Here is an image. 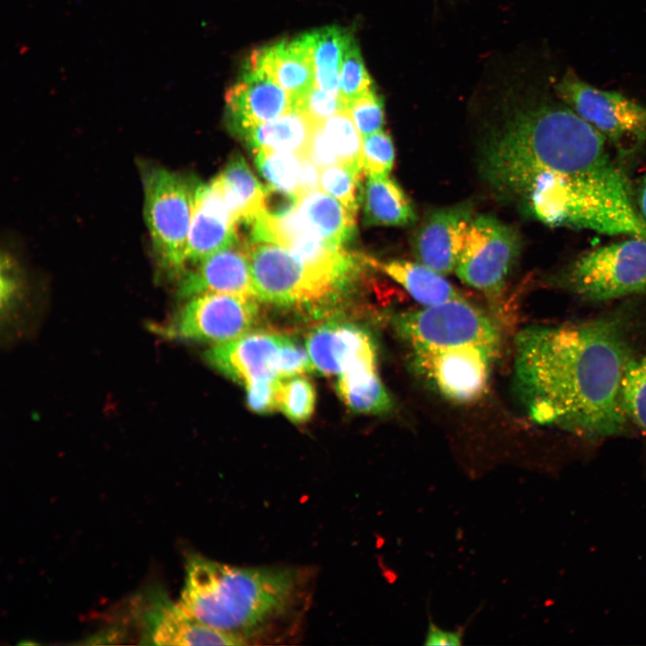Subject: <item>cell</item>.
<instances>
[{"instance_id": "cell-1", "label": "cell", "mask_w": 646, "mask_h": 646, "mask_svg": "<svg viewBox=\"0 0 646 646\" xmlns=\"http://www.w3.org/2000/svg\"><path fill=\"white\" fill-rule=\"evenodd\" d=\"M605 138L563 102L518 112L484 148L482 169L551 227L646 239L629 181Z\"/></svg>"}, {"instance_id": "cell-2", "label": "cell", "mask_w": 646, "mask_h": 646, "mask_svg": "<svg viewBox=\"0 0 646 646\" xmlns=\"http://www.w3.org/2000/svg\"><path fill=\"white\" fill-rule=\"evenodd\" d=\"M617 317L530 327L516 340L515 388L535 423L601 439L626 431L621 382L631 360Z\"/></svg>"}, {"instance_id": "cell-3", "label": "cell", "mask_w": 646, "mask_h": 646, "mask_svg": "<svg viewBox=\"0 0 646 646\" xmlns=\"http://www.w3.org/2000/svg\"><path fill=\"white\" fill-rule=\"evenodd\" d=\"M301 573L290 567H240L199 554L187 559L177 607L187 616L248 644L293 610Z\"/></svg>"}, {"instance_id": "cell-4", "label": "cell", "mask_w": 646, "mask_h": 646, "mask_svg": "<svg viewBox=\"0 0 646 646\" xmlns=\"http://www.w3.org/2000/svg\"><path fill=\"white\" fill-rule=\"evenodd\" d=\"M144 216L157 265L179 277L187 269V243L199 183L161 166L142 165Z\"/></svg>"}, {"instance_id": "cell-5", "label": "cell", "mask_w": 646, "mask_h": 646, "mask_svg": "<svg viewBox=\"0 0 646 646\" xmlns=\"http://www.w3.org/2000/svg\"><path fill=\"white\" fill-rule=\"evenodd\" d=\"M253 284L260 301L275 306L321 312L347 292L307 266L286 247L274 242L247 248Z\"/></svg>"}, {"instance_id": "cell-6", "label": "cell", "mask_w": 646, "mask_h": 646, "mask_svg": "<svg viewBox=\"0 0 646 646\" xmlns=\"http://www.w3.org/2000/svg\"><path fill=\"white\" fill-rule=\"evenodd\" d=\"M561 282L569 292L592 301L646 291V239L629 236L582 254L563 272Z\"/></svg>"}, {"instance_id": "cell-7", "label": "cell", "mask_w": 646, "mask_h": 646, "mask_svg": "<svg viewBox=\"0 0 646 646\" xmlns=\"http://www.w3.org/2000/svg\"><path fill=\"white\" fill-rule=\"evenodd\" d=\"M565 105L598 131L619 156L630 157L646 144V106L602 90L566 72L555 87Z\"/></svg>"}, {"instance_id": "cell-8", "label": "cell", "mask_w": 646, "mask_h": 646, "mask_svg": "<svg viewBox=\"0 0 646 646\" xmlns=\"http://www.w3.org/2000/svg\"><path fill=\"white\" fill-rule=\"evenodd\" d=\"M393 326L412 352L476 345L497 354L500 347L494 324L463 298L401 312Z\"/></svg>"}, {"instance_id": "cell-9", "label": "cell", "mask_w": 646, "mask_h": 646, "mask_svg": "<svg viewBox=\"0 0 646 646\" xmlns=\"http://www.w3.org/2000/svg\"><path fill=\"white\" fill-rule=\"evenodd\" d=\"M256 301L225 292L196 295L154 330L171 339L227 342L246 334L256 324L258 318Z\"/></svg>"}, {"instance_id": "cell-10", "label": "cell", "mask_w": 646, "mask_h": 646, "mask_svg": "<svg viewBox=\"0 0 646 646\" xmlns=\"http://www.w3.org/2000/svg\"><path fill=\"white\" fill-rule=\"evenodd\" d=\"M520 251L517 231L490 215L470 222L455 272L487 297L500 296Z\"/></svg>"}, {"instance_id": "cell-11", "label": "cell", "mask_w": 646, "mask_h": 646, "mask_svg": "<svg viewBox=\"0 0 646 646\" xmlns=\"http://www.w3.org/2000/svg\"><path fill=\"white\" fill-rule=\"evenodd\" d=\"M416 370L450 401L468 403L486 391L496 353L476 345L414 351Z\"/></svg>"}, {"instance_id": "cell-12", "label": "cell", "mask_w": 646, "mask_h": 646, "mask_svg": "<svg viewBox=\"0 0 646 646\" xmlns=\"http://www.w3.org/2000/svg\"><path fill=\"white\" fill-rule=\"evenodd\" d=\"M306 348L315 371L324 375L377 370L374 338L355 324L336 321L322 324L310 333Z\"/></svg>"}, {"instance_id": "cell-13", "label": "cell", "mask_w": 646, "mask_h": 646, "mask_svg": "<svg viewBox=\"0 0 646 646\" xmlns=\"http://www.w3.org/2000/svg\"><path fill=\"white\" fill-rule=\"evenodd\" d=\"M282 335L246 333L219 343L205 353L217 371L244 387L255 381L281 380L276 362Z\"/></svg>"}, {"instance_id": "cell-14", "label": "cell", "mask_w": 646, "mask_h": 646, "mask_svg": "<svg viewBox=\"0 0 646 646\" xmlns=\"http://www.w3.org/2000/svg\"><path fill=\"white\" fill-rule=\"evenodd\" d=\"M239 240L236 221L220 176L199 183L187 243V263L196 264Z\"/></svg>"}, {"instance_id": "cell-15", "label": "cell", "mask_w": 646, "mask_h": 646, "mask_svg": "<svg viewBox=\"0 0 646 646\" xmlns=\"http://www.w3.org/2000/svg\"><path fill=\"white\" fill-rule=\"evenodd\" d=\"M179 276L178 294L190 299L206 292H225L258 300L247 246L240 240L194 264Z\"/></svg>"}, {"instance_id": "cell-16", "label": "cell", "mask_w": 646, "mask_h": 646, "mask_svg": "<svg viewBox=\"0 0 646 646\" xmlns=\"http://www.w3.org/2000/svg\"><path fill=\"white\" fill-rule=\"evenodd\" d=\"M473 217L467 204L432 212L412 240L417 261L442 275L455 271Z\"/></svg>"}, {"instance_id": "cell-17", "label": "cell", "mask_w": 646, "mask_h": 646, "mask_svg": "<svg viewBox=\"0 0 646 646\" xmlns=\"http://www.w3.org/2000/svg\"><path fill=\"white\" fill-rule=\"evenodd\" d=\"M230 128L275 120L292 109L288 93L263 69L248 63L225 94Z\"/></svg>"}, {"instance_id": "cell-18", "label": "cell", "mask_w": 646, "mask_h": 646, "mask_svg": "<svg viewBox=\"0 0 646 646\" xmlns=\"http://www.w3.org/2000/svg\"><path fill=\"white\" fill-rule=\"evenodd\" d=\"M249 64L259 67L280 85L294 103L314 84V67L304 34L255 50Z\"/></svg>"}, {"instance_id": "cell-19", "label": "cell", "mask_w": 646, "mask_h": 646, "mask_svg": "<svg viewBox=\"0 0 646 646\" xmlns=\"http://www.w3.org/2000/svg\"><path fill=\"white\" fill-rule=\"evenodd\" d=\"M148 637L157 645H239L233 638L187 616L176 604L161 603L149 614Z\"/></svg>"}, {"instance_id": "cell-20", "label": "cell", "mask_w": 646, "mask_h": 646, "mask_svg": "<svg viewBox=\"0 0 646 646\" xmlns=\"http://www.w3.org/2000/svg\"><path fill=\"white\" fill-rule=\"evenodd\" d=\"M314 122L302 111L292 109L280 118L239 128L233 133L255 153L258 151L305 153Z\"/></svg>"}, {"instance_id": "cell-21", "label": "cell", "mask_w": 646, "mask_h": 646, "mask_svg": "<svg viewBox=\"0 0 646 646\" xmlns=\"http://www.w3.org/2000/svg\"><path fill=\"white\" fill-rule=\"evenodd\" d=\"M361 200L367 226H407L417 219L411 200L388 176H368L361 188Z\"/></svg>"}, {"instance_id": "cell-22", "label": "cell", "mask_w": 646, "mask_h": 646, "mask_svg": "<svg viewBox=\"0 0 646 646\" xmlns=\"http://www.w3.org/2000/svg\"><path fill=\"white\" fill-rule=\"evenodd\" d=\"M371 266L399 284L416 301L426 306L463 298L442 275L421 263L406 260L380 262L367 257Z\"/></svg>"}, {"instance_id": "cell-23", "label": "cell", "mask_w": 646, "mask_h": 646, "mask_svg": "<svg viewBox=\"0 0 646 646\" xmlns=\"http://www.w3.org/2000/svg\"><path fill=\"white\" fill-rule=\"evenodd\" d=\"M298 209L312 230L330 244L342 246L354 235L356 213L320 189L301 195Z\"/></svg>"}, {"instance_id": "cell-24", "label": "cell", "mask_w": 646, "mask_h": 646, "mask_svg": "<svg viewBox=\"0 0 646 646\" xmlns=\"http://www.w3.org/2000/svg\"><path fill=\"white\" fill-rule=\"evenodd\" d=\"M304 36L313 63L314 84L327 92L339 94L342 61L354 39L352 34L345 29L331 26Z\"/></svg>"}, {"instance_id": "cell-25", "label": "cell", "mask_w": 646, "mask_h": 646, "mask_svg": "<svg viewBox=\"0 0 646 646\" xmlns=\"http://www.w3.org/2000/svg\"><path fill=\"white\" fill-rule=\"evenodd\" d=\"M219 176L236 224L251 221L263 213L265 187L240 154H234Z\"/></svg>"}, {"instance_id": "cell-26", "label": "cell", "mask_w": 646, "mask_h": 646, "mask_svg": "<svg viewBox=\"0 0 646 646\" xmlns=\"http://www.w3.org/2000/svg\"><path fill=\"white\" fill-rule=\"evenodd\" d=\"M336 388L340 399L355 413L380 415L388 412L393 406L390 395L377 370L341 374Z\"/></svg>"}, {"instance_id": "cell-27", "label": "cell", "mask_w": 646, "mask_h": 646, "mask_svg": "<svg viewBox=\"0 0 646 646\" xmlns=\"http://www.w3.org/2000/svg\"><path fill=\"white\" fill-rule=\"evenodd\" d=\"M323 133L338 157L339 163L362 169V137L347 110L321 121Z\"/></svg>"}, {"instance_id": "cell-28", "label": "cell", "mask_w": 646, "mask_h": 646, "mask_svg": "<svg viewBox=\"0 0 646 646\" xmlns=\"http://www.w3.org/2000/svg\"><path fill=\"white\" fill-rule=\"evenodd\" d=\"M255 164L269 185L299 194L301 153L288 151H258L255 153Z\"/></svg>"}, {"instance_id": "cell-29", "label": "cell", "mask_w": 646, "mask_h": 646, "mask_svg": "<svg viewBox=\"0 0 646 646\" xmlns=\"http://www.w3.org/2000/svg\"><path fill=\"white\" fill-rule=\"evenodd\" d=\"M624 410L646 436V353L631 358L621 382Z\"/></svg>"}, {"instance_id": "cell-30", "label": "cell", "mask_w": 646, "mask_h": 646, "mask_svg": "<svg viewBox=\"0 0 646 646\" xmlns=\"http://www.w3.org/2000/svg\"><path fill=\"white\" fill-rule=\"evenodd\" d=\"M316 404V390L306 377L294 376L282 382L278 390V409L292 423H302L312 415Z\"/></svg>"}, {"instance_id": "cell-31", "label": "cell", "mask_w": 646, "mask_h": 646, "mask_svg": "<svg viewBox=\"0 0 646 646\" xmlns=\"http://www.w3.org/2000/svg\"><path fill=\"white\" fill-rule=\"evenodd\" d=\"M363 170L345 163H337L321 170L320 189L339 200L357 214L359 187Z\"/></svg>"}, {"instance_id": "cell-32", "label": "cell", "mask_w": 646, "mask_h": 646, "mask_svg": "<svg viewBox=\"0 0 646 646\" xmlns=\"http://www.w3.org/2000/svg\"><path fill=\"white\" fill-rule=\"evenodd\" d=\"M371 88V78L366 70L359 47L353 39L342 61L339 94L347 103Z\"/></svg>"}, {"instance_id": "cell-33", "label": "cell", "mask_w": 646, "mask_h": 646, "mask_svg": "<svg viewBox=\"0 0 646 646\" xmlns=\"http://www.w3.org/2000/svg\"><path fill=\"white\" fill-rule=\"evenodd\" d=\"M394 160L393 141L384 130L362 137V169L368 176H388Z\"/></svg>"}, {"instance_id": "cell-34", "label": "cell", "mask_w": 646, "mask_h": 646, "mask_svg": "<svg viewBox=\"0 0 646 646\" xmlns=\"http://www.w3.org/2000/svg\"><path fill=\"white\" fill-rule=\"evenodd\" d=\"M346 110L362 137L382 129L384 124V104L374 88L346 103Z\"/></svg>"}, {"instance_id": "cell-35", "label": "cell", "mask_w": 646, "mask_h": 646, "mask_svg": "<svg viewBox=\"0 0 646 646\" xmlns=\"http://www.w3.org/2000/svg\"><path fill=\"white\" fill-rule=\"evenodd\" d=\"M292 109L302 111L316 123L346 110V102L339 94L327 92L314 85L294 103Z\"/></svg>"}, {"instance_id": "cell-36", "label": "cell", "mask_w": 646, "mask_h": 646, "mask_svg": "<svg viewBox=\"0 0 646 646\" xmlns=\"http://www.w3.org/2000/svg\"><path fill=\"white\" fill-rule=\"evenodd\" d=\"M276 368L280 379L292 378L315 371L308 351L286 336L282 337Z\"/></svg>"}, {"instance_id": "cell-37", "label": "cell", "mask_w": 646, "mask_h": 646, "mask_svg": "<svg viewBox=\"0 0 646 646\" xmlns=\"http://www.w3.org/2000/svg\"><path fill=\"white\" fill-rule=\"evenodd\" d=\"M280 380H259L245 386L249 409L260 415L270 414L278 409Z\"/></svg>"}, {"instance_id": "cell-38", "label": "cell", "mask_w": 646, "mask_h": 646, "mask_svg": "<svg viewBox=\"0 0 646 646\" xmlns=\"http://www.w3.org/2000/svg\"><path fill=\"white\" fill-rule=\"evenodd\" d=\"M301 195L267 185L264 188L263 214L271 219L284 218L298 207Z\"/></svg>"}, {"instance_id": "cell-39", "label": "cell", "mask_w": 646, "mask_h": 646, "mask_svg": "<svg viewBox=\"0 0 646 646\" xmlns=\"http://www.w3.org/2000/svg\"><path fill=\"white\" fill-rule=\"evenodd\" d=\"M306 153L320 170L339 163L323 133L321 122L314 123Z\"/></svg>"}, {"instance_id": "cell-40", "label": "cell", "mask_w": 646, "mask_h": 646, "mask_svg": "<svg viewBox=\"0 0 646 646\" xmlns=\"http://www.w3.org/2000/svg\"><path fill=\"white\" fill-rule=\"evenodd\" d=\"M465 629L462 627L450 630L438 626L432 620L429 621L424 634V645H461L464 640Z\"/></svg>"}, {"instance_id": "cell-41", "label": "cell", "mask_w": 646, "mask_h": 646, "mask_svg": "<svg viewBox=\"0 0 646 646\" xmlns=\"http://www.w3.org/2000/svg\"><path fill=\"white\" fill-rule=\"evenodd\" d=\"M318 165L307 153H301V170L299 179V194L301 196L320 189V171Z\"/></svg>"}, {"instance_id": "cell-42", "label": "cell", "mask_w": 646, "mask_h": 646, "mask_svg": "<svg viewBox=\"0 0 646 646\" xmlns=\"http://www.w3.org/2000/svg\"><path fill=\"white\" fill-rule=\"evenodd\" d=\"M637 209L641 218L646 223V175L640 184Z\"/></svg>"}]
</instances>
